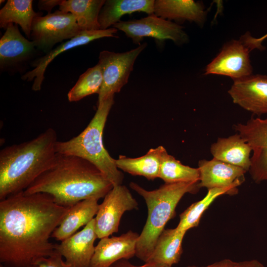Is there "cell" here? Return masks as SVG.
<instances>
[{
  "mask_svg": "<svg viewBox=\"0 0 267 267\" xmlns=\"http://www.w3.org/2000/svg\"><path fill=\"white\" fill-rule=\"evenodd\" d=\"M186 232L178 231L176 228L164 229L159 236L154 249L146 262L162 264L171 267L178 264L182 253V243Z\"/></svg>",
  "mask_w": 267,
  "mask_h": 267,
  "instance_id": "603a6c76",
  "label": "cell"
},
{
  "mask_svg": "<svg viewBox=\"0 0 267 267\" xmlns=\"http://www.w3.org/2000/svg\"><path fill=\"white\" fill-rule=\"evenodd\" d=\"M35 44L23 37L17 24L10 23L0 40L1 69L18 64L34 53Z\"/></svg>",
  "mask_w": 267,
  "mask_h": 267,
  "instance_id": "ac0fdd59",
  "label": "cell"
},
{
  "mask_svg": "<svg viewBox=\"0 0 267 267\" xmlns=\"http://www.w3.org/2000/svg\"><path fill=\"white\" fill-rule=\"evenodd\" d=\"M146 46L147 43H143L124 52L108 50L100 52L98 64L102 70L103 82L97 104L120 91L128 82L136 59Z\"/></svg>",
  "mask_w": 267,
  "mask_h": 267,
  "instance_id": "8992f818",
  "label": "cell"
},
{
  "mask_svg": "<svg viewBox=\"0 0 267 267\" xmlns=\"http://www.w3.org/2000/svg\"><path fill=\"white\" fill-rule=\"evenodd\" d=\"M62 257L56 252L50 256L40 259L35 264L38 267H70L63 260Z\"/></svg>",
  "mask_w": 267,
  "mask_h": 267,
  "instance_id": "f1b7e54d",
  "label": "cell"
},
{
  "mask_svg": "<svg viewBox=\"0 0 267 267\" xmlns=\"http://www.w3.org/2000/svg\"><path fill=\"white\" fill-rule=\"evenodd\" d=\"M118 30L114 27L106 30L82 31L78 35L62 43L55 48L40 57L32 64L35 68L22 76V79L27 81L34 80L32 89L38 91L41 89V86L44 79L45 71L49 64L59 54L75 47L87 44L94 40L105 37L118 38L115 35Z\"/></svg>",
  "mask_w": 267,
  "mask_h": 267,
  "instance_id": "4fadbf2b",
  "label": "cell"
},
{
  "mask_svg": "<svg viewBox=\"0 0 267 267\" xmlns=\"http://www.w3.org/2000/svg\"><path fill=\"white\" fill-rule=\"evenodd\" d=\"M97 238L94 218L82 230L56 244L55 251L65 258L70 267H89Z\"/></svg>",
  "mask_w": 267,
  "mask_h": 267,
  "instance_id": "5bb4252c",
  "label": "cell"
},
{
  "mask_svg": "<svg viewBox=\"0 0 267 267\" xmlns=\"http://www.w3.org/2000/svg\"><path fill=\"white\" fill-rule=\"evenodd\" d=\"M236 267H265L261 263L256 260L244 261L236 262Z\"/></svg>",
  "mask_w": 267,
  "mask_h": 267,
  "instance_id": "836d02e7",
  "label": "cell"
},
{
  "mask_svg": "<svg viewBox=\"0 0 267 267\" xmlns=\"http://www.w3.org/2000/svg\"><path fill=\"white\" fill-rule=\"evenodd\" d=\"M198 169L200 179L199 186L207 189L240 185L244 181V169L213 158L201 160Z\"/></svg>",
  "mask_w": 267,
  "mask_h": 267,
  "instance_id": "2e32d148",
  "label": "cell"
},
{
  "mask_svg": "<svg viewBox=\"0 0 267 267\" xmlns=\"http://www.w3.org/2000/svg\"><path fill=\"white\" fill-rule=\"evenodd\" d=\"M57 134L51 128L26 141L0 151V200L25 190L53 164Z\"/></svg>",
  "mask_w": 267,
  "mask_h": 267,
  "instance_id": "3957f363",
  "label": "cell"
},
{
  "mask_svg": "<svg viewBox=\"0 0 267 267\" xmlns=\"http://www.w3.org/2000/svg\"><path fill=\"white\" fill-rule=\"evenodd\" d=\"M210 152L214 159L249 171L252 148L238 133L227 137H219L212 144Z\"/></svg>",
  "mask_w": 267,
  "mask_h": 267,
  "instance_id": "e0dca14e",
  "label": "cell"
},
{
  "mask_svg": "<svg viewBox=\"0 0 267 267\" xmlns=\"http://www.w3.org/2000/svg\"><path fill=\"white\" fill-rule=\"evenodd\" d=\"M166 149L162 145L151 148L144 155L129 158L120 155L115 159L119 169L133 176H140L148 180L159 178L162 155Z\"/></svg>",
  "mask_w": 267,
  "mask_h": 267,
  "instance_id": "7402d4cb",
  "label": "cell"
},
{
  "mask_svg": "<svg viewBox=\"0 0 267 267\" xmlns=\"http://www.w3.org/2000/svg\"><path fill=\"white\" fill-rule=\"evenodd\" d=\"M110 267H172L171 266L155 263H145L142 266H135L130 262L128 260L121 259L113 264Z\"/></svg>",
  "mask_w": 267,
  "mask_h": 267,
  "instance_id": "4dcf8cb0",
  "label": "cell"
},
{
  "mask_svg": "<svg viewBox=\"0 0 267 267\" xmlns=\"http://www.w3.org/2000/svg\"><path fill=\"white\" fill-rule=\"evenodd\" d=\"M154 0H107L98 16L100 30H106L119 22L124 15L142 12L154 14Z\"/></svg>",
  "mask_w": 267,
  "mask_h": 267,
  "instance_id": "44dd1931",
  "label": "cell"
},
{
  "mask_svg": "<svg viewBox=\"0 0 267 267\" xmlns=\"http://www.w3.org/2000/svg\"><path fill=\"white\" fill-rule=\"evenodd\" d=\"M113 187L105 175L89 161L57 153L52 165L24 192L47 193L57 204L70 208L84 200L104 198Z\"/></svg>",
  "mask_w": 267,
  "mask_h": 267,
  "instance_id": "7a4b0ae2",
  "label": "cell"
},
{
  "mask_svg": "<svg viewBox=\"0 0 267 267\" xmlns=\"http://www.w3.org/2000/svg\"><path fill=\"white\" fill-rule=\"evenodd\" d=\"M204 267H236V262L230 259H224Z\"/></svg>",
  "mask_w": 267,
  "mask_h": 267,
  "instance_id": "d6a6232c",
  "label": "cell"
},
{
  "mask_svg": "<svg viewBox=\"0 0 267 267\" xmlns=\"http://www.w3.org/2000/svg\"><path fill=\"white\" fill-rule=\"evenodd\" d=\"M130 186L144 198L147 207L146 222L138 238L135 252L136 257L145 263L166 223L174 217L180 199L187 193H197L200 188L199 182L165 183L153 190H147L134 182Z\"/></svg>",
  "mask_w": 267,
  "mask_h": 267,
  "instance_id": "277c9868",
  "label": "cell"
},
{
  "mask_svg": "<svg viewBox=\"0 0 267 267\" xmlns=\"http://www.w3.org/2000/svg\"><path fill=\"white\" fill-rule=\"evenodd\" d=\"M250 51L242 38L229 42L207 66L205 74L226 76L233 81L252 75Z\"/></svg>",
  "mask_w": 267,
  "mask_h": 267,
  "instance_id": "8fae6325",
  "label": "cell"
},
{
  "mask_svg": "<svg viewBox=\"0 0 267 267\" xmlns=\"http://www.w3.org/2000/svg\"><path fill=\"white\" fill-rule=\"evenodd\" d=\"M98 200L88 199L70 207L51 237L62 241L76 233L81 227L86 226L96 215L99 205Z\"/></svg>",
  "mask_w": 267,
  "mask_h": 267,
  "instance_id": "d6986e66",
  "label": "cell"
},
{
  "mask_svg": "<svg viewBox=\"0 0 267 267\" xmlns=\"http://www.w3.org/2000/svg\"><path fill=\"white\" fill-rule=\"evenodd\" d=\"M69 208L50 195L24 191L0 201V262L4 267H30L55 252L49 241Z\"/></svg>",
  "mask_w": 267,
  "mask_h": 267,
  "instance_id": "6da1fadb",
  "label": "cell"
},
{
  "mask_svg": "<svg viewBox=\"0 0 267 267\" xmlns=\"http://www.w3.org/2000/svg\"><path fill=\"white\" fill-rule=\"evenodd\" d=\"M237 191L235 186L208 189L203 199L191 204L179 215V222L176 228L178 231H187L197 226L203 213L217 198L223 194H235Z\"/></svg>",
  "mask_w": 267,
  "mask_h": 267,
  "instance_id": "484cf974",
  "label": "cell"
},
{
  "mask_svg": "<svg viewBox=\"0 0 267 267\" xmlns=\"http://www.w3.org/2000/svg\"><path fill=\"white\" fill-rule=\"evenodd\" d=\"M32 0H8L0 10V27L5 28L10 23L18 24L28 39H31L34 19L42 15L33 9Z\"/></svg>",
  "mask_w": 267,
  "mask_h": 267,
  "instance_id": "d4e9b609",
  "label": "cell"
},
{
  "mask_svg": "<svg viewBox=\"0 0 267 267\" xmlns=\"http://www.w3.org/2000/svg\"><path fill=\"white\" fill-rule=\"evenodd\" d=\"M113 27L123 31L135 44H139L144 38L148 37L161 42L171 40L178 45L188 41V37L182 26L154 14L139 19L120 21Z\"/></svg>",
  "mask_w": 267,
  "mask_h": 267,
  "instance_id": "ba28073f",
  "label": "cell"
},
{
  "mask_svg": "<svg viewBox=\"0 0 267 267\" xmlns=\"http://www.w3.org/2000/svg\"><path fill=\"white\" fill-rule=\"evenodd\" d=\"M114 95L97 104V110L87 127L77 136L66 141H57V153L74 155L95 166L113 186L122 184L124 175L115 159L104 146L102 135L107 117L114 103Z\"/></svg>",
  "mask_w": 267,
  "mask_h": 267,
  "instance_id": "5b68a950",
  "label": "cell"
},
{
  "mask_svg": "<svg viewBox=\"0 0 267 267\" xmlns=\"http://www.w3.org/2000/svg\"><path fill=\"white\" fill-rule=\"evenodd\" d=\"M61 2V0H39L38 4L40 10H44L50 13L52 9L55 6H59Z\"/></svg>",
  "mask_w": 267,
  "mask_h": 267,
  "instance_id": "1f68e13d",
  "label": "cell"
},
{
  "mask_svg": "<svg viewBox=\"0 0 267 267\" xmlns=\"http://www.w3.org/2000/svg\"><path fill=\"white\" fill-rule=\"evenodd\" d=\"M159 178L165 183L197 182L199 181L200 174L198 168L182 164L166 150L162 155Z\"/></svg>",
  "mask_w": 267,
  "mask_h": 267,
  "instance_id": "4316f807",
  "label": "cell"
},
{
  "mask_svg": "<svg viewBox=\"0 0 267 267\" xmlns=\"http://www.w3.org/2000/svg\"><path fill=\"white\" fill-rule=\"evenodd\" d=\"M105 2L104 0H62L59 10L72 14L82 30H99L98 16Z\"/></svg>",
  "mask_w": 267,
  "mask_h": 267,
  "instance_id": "cb8c5ba5",
  "label": "cell"
},
{
  "mask_svg": "<svg viewBox=\"0 0 267 267\" xmlns=\"http://www.w3.org/2000/svg\"><path fill=\"white\" fill-rule=\"evenodd\" d=\"M228 93L234 103L252 114H267V75L252 74L235 80Z\"/></svg>",
  "mask_w": 267,
  "mask_h": 267,
  "instance_id": "7c38bea8",
  "label": "cell"
},
{
  "mask_svg": "<svg viewBox=\"0 0 267 267\" xmlns=\"http://www.w3.org/2000/svg\"><path fill=\"white\" fill-rule=\"evenodd\" d=\"M232 127L252 148L249 170L251 178L257 183L267 181V118L252 117L246 123Z\"/></svg>",
  "mask_w": 267,
  "mask_h": 267,
  "instance_id": "30bf717a",
  "label": "cell"
},
{
  "mask_svg": "<svg viewBox=\"0 0 267 267\" xmlns=\"http://www.w3.org/2000/svg\"><path fill=\"white\" fill-rule=\"evenodd\" d=\"M139 234L129 230L119 236L106 237L95 247L89 267H110L121 259L129 260L135 256Z\"/></svg>",
  "mask_w": 267,
  "mask_h": 267,
  "instance_id": "9a60e30c",
  "label": "cell"
},
{
  "mask_svg": "<svg viewBox=\"0 0 267 267\" xmlns=\"http://www.w3.org/2000/svg\"><path fill=\"white\" fill-rule=\"evenodd\" d=\"M30 267H38V266L37 265L35 264V265H33L31 266Z\"/></svg>",
  "mask_w": 267,
  "mask_h": 267,
  "instance_id": "d590c367",
  "label": "cell"
},
{
  "mask_svg": "<svg viewBox=\"0 0 267 267\" xmlns=\"http://www.w3.org/2000/svg\"><path fill=\"white\" fill-rule=\"evenodd\" d=\"M154 14L170 21L187 20L201 24L204 22L206 12L201 2L192 0H156Z\"/></svg>",
  "mask_w": 267,
  "mask_h": 267,
  "instance_id": "ffe728a7",
  "label": "cell"
},
{
  "mask_svg": "<svg viewBox=\"0 0 267 267\" xmlns=\"http://www.w3.org/2000/svg\"><path fill=\"white\" fill-rule=\"evenodd\" d=\"M242 37L251 50L256 48L262 50V43L267 38V33L259 38H253L249 34H246Z\"/></svg>",
  "mask_w": 267,
  "mask_h": 267,
  "instance_id": "f546056e",
  "label": "cell"
},
{
  "mask_svg": "<svg viewBox=\"0 0 267 267\" xmlns=\"http://www.w3.org/2000/svg\"><path fill=\"white\" fill-rule=\"evenodd\" d=\"M138 209L137 202L127 186H113L99 204L94 218L97 238L101 239L117 232L123 214Z\"/></svg>",
  "mask_w": 267,
  "mask_h": 267,
  "instance_id": "9c48e42d",
  "label": "cell"
},
{
  "mask_svg": "<svg viewBox=\"0 0 267 267\" xmlns=\"http://www.w3.org/2000/svg\"><path fill=\"white\" fill-rule=\"evenodd\" d=\"M186 267H199V266H196L195 265H190V266H188Z\"/></svg>",
  "mask_w": 267,
  "mask_h": 267,
  "instance_id": "e575fe53",
  "label": "cell"
},
{
  "mask_svg": "<svg viewBox=\"0 0 267 267\" xmlns=\"http://www.w3.org/2000/svg\"><path fill=\"white\" fill-rule=\"evenodd\" d=\"M82 31L72 14L59 10L34 19L31 39L35 47L47 53L56 44L71 39Z\"/></svg>",
  "mask_w": 267,
  "mask_h": 267,
  "instance_id": "52a82bcc",
  "label": "cell"
},
{
  "mask_svg": "<svg viewBox=\"0 0 267 267\" xmlns=\"http://www.w3.org/2000/svg\"><path fill=\"white\" fill-rule=\"evenodd\" d=\"M103 82L102 73L97 63L82 74L74 86L68 92L70 102L78 101L87 96L99 93Z\"/></svg>",
  "mask_w": 267,
  "mask_h": 267,
  "instance_id": "83f0119b",
  "label": "cell"
}]
</instances>
